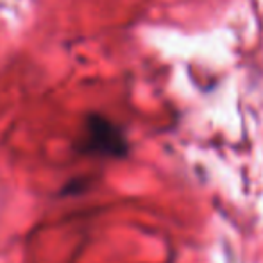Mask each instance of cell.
Listing matches in <instances>:
<instances>
[{"mask_svg": "<svg viewBox=\"0 0 263 263\" xmlns=\"http://www.w3.org/2000/svg\"><path fill=\"white\" fill-rule=\"evenodd\" d=\"M81 151L97 156H124L127 143L122 131L101 115H91L84 122Z\"/></svg>", "mask_w": 263, "mask_h": 263, "instance_id": "1", "label": "cell"}]
</instances>
